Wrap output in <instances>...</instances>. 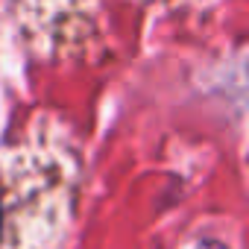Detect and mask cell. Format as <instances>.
Instances as JSON below:
<instances>
[{"instance_id": "cell-2", "label": "cell", "mask_w": 249, "mask_h": 249, "mask_svg": "<svg viewBox=\"0 0 249 249\" xmlns=\"http://www.w3.org/2000/svg\"><path fill=\"white\" fill-rule=\"evenodd\" d=\"M12 12L36 44L50 50L82 47L94 30L100 0H9Z\"/></svg>"}, {"instance_id": "cell-1", "label": "cell", "mask_w": 249, "mask_h": 249, "mask_svg": "<svg viewBox=\"0 0 249 249\" xmlns=\"http://www.w3.org/2000/svg\"><path fill=\"white\" fill-rule=\"evenodd\" d=\"M79 182L68 141L38 126L0 153V249H41L65 229Z\"/></svg>"}]
</instances>
